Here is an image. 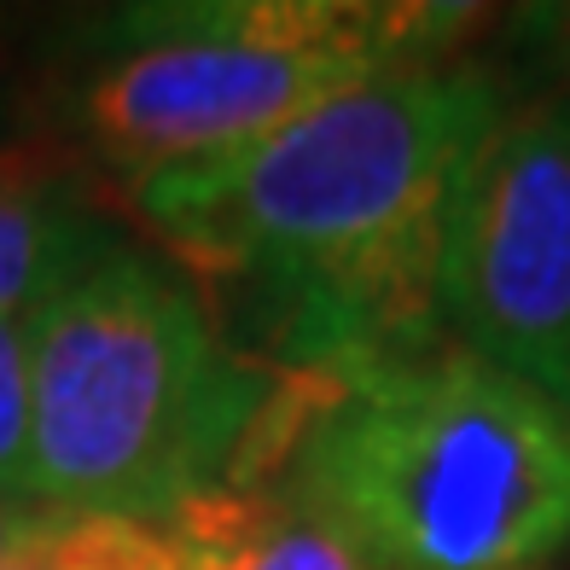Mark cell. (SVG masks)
I'll use <instances>...</instances> for the list:
<instances>
[{
    "instance_id": "cell-1",
    "label": "cell",
    "mask_w": 570,
    "mask_h": 570,
    "mask_svg": "<svg viewBox=\"0 0 570 570\" xmlns=\"http://www.w3.org/2000/svg\"><path fill=\"white\" fill-rule=\"evenodd\" d=\"M501 111L507 94L472 65H402L233 158L140 180L135 204L151 233L233 279L250 361L361 379L449 344V198Z\"/></svg>"
},
{
    "instance_id": "cell-2",
    "label": "cell",
    "mask_w": 570,
    "mask_h": 570,
    "mask_svg": "<svg viewBox=\"0 0 570 570\" xmlns=\"http://www.w3.org/2000/svg\"><path fill=\"white\" fill-rule=\"evenodd\" d=\"M227 483L279 489L373 570H548L570 548V413L472 350L274 373Z\"/></svg>"
},
{
    "instance_id": "cell-3",
    "label": "cell",
    "mask_w": 570,
    "mask_h": 570,
    "mask_svg": "<svg viewBox=\"0 0 570 570\" xmlns=\"http://www.w3.org/2000/svg\"><path fill=\"white\" fill-rule=\"evenodd\" d=\"M30 501L164 524L227 483L274 391L164 256L117 245L30 315Z\"/></svg>"
},
{
    "instance_id": "cell-4",
    "label": "cell",
    "mask_w": 570,
    "mask_h": 570,
    "mask_svg": "<svg viewBox=\"0 0 570 570\" xmlns=\"http://www.w3.org/2000/svg\"><path fill=\"white\" fill-rule=\"evenodd\" d=\"M478 7L425 0H204L117 18V53L76 99L88 146L128 187L245 151L367 76L431 65Z\"/></svg>"
},
{
    "instance_id": "cell-5",
    "label": "cell",
    "mask_w": 570,
    "mask_h": 570,
    "mask_svg": "<svg viewBox=\"0 0 570 570\" xmlns=\"http://www.w3.org/2000/svg\"><path fill=\"white\" fill-rule=\"evenodd\" d=\"M443 326L570 413V106H507L443 233Z\"/></svg>"
},
{
    "instance_id": "cell-6",
    "label": "cell",
    "mask_w": 570,
    "mask_h": 570,
    "mask_svg": "<svg viewBox=\"0 0 570 570\" xmlns=\"http://www.w3.org/2000/svg\"><path fill=\"white\" fill-rule=\"evenodd\" d=\"M180 570H373L350 541L279 489L216 483L164 518Z\"/></svg>"
},
{
    "instance_id": "cell-7",
    "label": "cell",
    "mask_w": 570,
    "mask_h": 570,
    "mask_svg": "<svg viewBox=\"0 0 570 570\" xmlns=\"http://www.w3.org/2000/svg\"><path fill=\"white\" fill-rule=\"evenodd\" d=\"M30 443H36V384H30V321L0 315V495L30 501Z\"/></svg>"
},
{
    "instance_id": "cell-8",
    "label": "cell",
    "mask_w": 570,
    "mask_h": 570,
    "mask_svg": "<svg viewBox=\"0 0 570 570\" xmlns=\"http://www.w3.org/2000/svg\"><path fill=\"white\" fill-rule=\"evenodd\" d=\"M518 36H524L541 65L570 76V7H530V12H518Z\"/></svg>"
},
{
    "instance_id": "cell-9",
    "label": "cell",
    "mask_w": 570,
    "mask_h": 570,
    "mask_svg": "<svg viewBox=\"0 0 570 570\" xmlns=\"http://www.w3.org/2000/svg\"><path fill=\"white\" fill-rule=\"evenodd\" d=\"M30 518H36V507H23V501H7V495H0V564H7V553L18 548V535L30 530Z\"/></svg>"
}]
</instances>
